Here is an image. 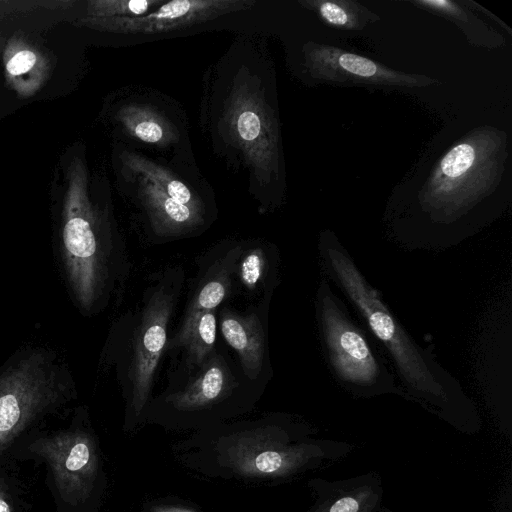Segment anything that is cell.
Wrapping results in <instances>:
<instances>
[{"label": "cell", "instance_id": "1", "mask_svg": "<svg viewBox=\"0 0 512 512\" xmlns=\"http://www.w3.org/2000/svg\"><path fill=\"white\" fill-rule=\"evenodd\" d=\"M317 255L322 275L339 289L384 351L405 396L456 425L476 424L477 411L460 382L405 329L332 231L319 235Z\"/></svg>", "mask_w": 512, "mask_h": 512}, {"label": "cell", "instance_id": "2", "mask_svg": "<svg viewBox=\"0 0 512 512\" xmlns=\"http://www.w3.org/2000/svg\"><path fill=\"white\" fill-rule=\"evenodd\" d=\"M507 156V134L492 126L478 127L452 146L418 193L422 224L404 249L443 251L465 240L462 222L495 191Z\"/></svg>", "mask_w": 512, "mask_h": 512}, {"label": "cell", "instance_id": "3", "mask_svg": "<svg viewBox=\"0 0 512 512\" xmlns=\"http://www.w3.org/2000/svg\"><path fill=\"white\" fill-rule=\"evenodd\" d=\"M60 251L78 307L84 313L104 308L117 283L124 280L126 255L109 222L90 202L86 172L79 161L70 169Z\"/></svg>", "mask_w": 512, "mask_h": 512}, {"label": "cell", "instance_id": "4", "mask_svg": "<svg viewBox=\"0 0 512 512\" xmlns=\"http://www.w3.org/2000/svg\"><path fill=\"white\" fill-rule=\"evenodd\" d=\"M314 308L323 357L345 391L360 398L385 394L406 397L371 336L351 316L324 276L316 288Z\"/></svg>", "mask_w": 512, "mask_h": 512}, {"label": "cell", "instance_id": "5", "mask_svg": "<svg viewBox=\"0 0 512 512\" xmlns=\"http://www.w3.org/2000/svg\"><path fill=\"white\" fill-rule=\"evenodd\" d=\"M264 388L215 348L179 385L149 401L146 415L171 427L202 426L252 408Z\"/></svg>", "mask_w": 512, "mask_h": 512}, {"label": "cell", "instance_id": "6", "mask_svg": "<svg viewBox=\"0 0 512 512\" xmlns=\"http://www.w3.org/2000/svg\"><path fill=\"white\" fill-rule=\"evenodd\" d=\"M69 385L56 356L33 348L0 370V455L27 429L58 408Z\"/></svg>", "mask_w": 512, "mask_h": 512}, {"label": "cell", "instance_id": "7", "mask_svg": "<svg viewBox=\"0 0 512 512\" xmlns=\"http://www.w3.org/2000/svg\"><path fill=\"white\" fill-rule=\"evenodd\" d=\"M183 279L181 268H169L157 274L145 291L143 305L131 333L125 378L128 406L135 417L146 409L150 401Z\"/></svg>", "mask_w": 512, "mask_h": 512}, {"label": "cell", "instance_id": "8", "mask_svg": "<svg viewBox=\"0 0 512 512\" xmlns=\"http://www.w3.org/2000/svg\"><path fill=\"white\" fill-rule=\"evenodd\" d=\"M303 52L311 77L324 83L391 88H423L439 84L435 78L397 71L331 45L308 42Z\"/></svg>", "mask_w": 512, "mask_h": 512}, {"label": "cell", "instance_id": "9", "mask_svg": "<svg viewBox=\"0 0 512 512\" xmlns=\"http://www.w3.org/2000/svg\"><path fill=\"white\" fill-rule=\"evenodd\" d=\"M29 449L49 466L63 501L77 504L87 498L97 466L94 441L88 432L60 430L37 438Z\"/></svg>", "mask_w": 512, "mask_h": 512}, {"label": "cell", "instance_id": "10", "mask_svg": "<svg viewBox=\"0 0 512 512\" xmlns=\"http://www.w3.org/2000/svg\"><path fill=\"white\" fill-rule=\"evenodd\" d=\"M231 132L259 178L269 179L277 169L278 149L274 119L260 94L246 83L231 93L227 111Z\"/></svg>", "mask_w": 512, "mask_h": 512}, {"label": "cell", "instance_id": "11", "mask_svg": "<svg viewBox=\"0 0 512 512\" xmlns=\"http://www.w3.org/2000/svg\"><path fill=\"white\" fill-rule=\"evenodd\" d=\"M255 2L248 0H173L137 17H85L80 25L96 30L122 34H160L211 20L220 15L247 9Z\"/></svg>", "mask_w": 512, "mask_h": 512}, {"label": "cell", "instance_id": "12", "mask_svg": "<svg viewBox=\"0 0 512 512\" xmlns=\"http://www.w3.org/2000/svg\"><path fill=\"white\" fill-rule=\"evenodd\" d=\"M220 329L225 342L237 353L243 374L252 382L266 386L272 376L267 343L266 320L260 309L247 313L223 308Z\"/></svg>", "mask_w": 512, "mask_h": 512}, {"label": "cell", "instance_id": "13", "mask_svg": "<svg viewBox=\"0 0 512 512\" xmlns=\"http://www.w3.org/2000/svg\"><path fill=\"white\" fill-rule=\"evenodd\" d=\"M242 249L243 245L238 243L221 245L202 260L183 319L199 312L216 310L228 298Z\"/></svg>", "mask_w": 512, "mask_h": 512}, {"label": "cell", "instance_id": "14", "mask_svg": "<svg viewBox=\"0 0 512 512\" xmlns=\"http://www.w3.org/2000/svg\"><path fill=\"white\" fill-rule=\"evenodd\" d=\"M138 194L156 236L174 238L188 235L204 223L203 211L186 206L138 176Z\"/></svg>", "mask_w": 512, "mask_h": 512}, {"label": "cell", "instance_id": "15", "mask_svg": "<svg viewBox=\"0 0 512 512\" xmlns=\"http://www.w3.org/2000/svg\"><path fill=\"white\" fill-rule=\"evenodd\" d=\"M216 310L196 313L182 320L175 334L167 339L164 353L181 352L186 372L202 365L216 348Z\"/></svg>", "mask_w": 512, "mask_h": 512}, {"label": "cell", "instance_id": "16", "mask_svg": "<svg viewBox=\"0 0 512 512\" xmlns=\"http://www.w3.org/2000/svg\"><path fill=\"white\" fill-rule=\"evenodd\" d=\"M3 59L6 80L20 96L33 95L43 84L47 60L25 41L12 38L5 47Z\"/></svg>", "mask_w": 512, "mask_h": 512}, {"label": "cell", "instance_id": "17", "mask_svg": "<svg viewBox=\"0 0 512 512\" xmlns=\"http://www.w3.org/2000/svg\"><path fill=\"white\" fill-rule=\"evenodd\" d=\"M411 3L454 22L467 39L477 46L496 48L505 43L503 37L472 14L463 1L417 0Z\"/></svg>", "mask_w": 512, "mask_h": 512}, {"label": "cell", "instance_id": "18", "mask_svg": "<svg viewBox=\"0 0 512 512\" xmlns=\"http://www.w3.org/2000/svg\"><path fill=\"white\" fill-rule=\"evenodd\" d=\"M299 3L314 12L327 26L360 31L379 20V16L357 1L352 0H303Z\"/></svg>", "mask_w": 512, "mask_h": 512}, {"label": "cell", "instance_id": "19", "mask_svg": "<svg viewBox=\"0 0 512 512\" xmlns=\"http://www.w3.org/2000/svg\"><path fill=\"white\" fill-rule=\"evenodd\" d=\"M278 254L262 245L242 249L236 276L247 292H257L261 286L272 292L276 285Z\"/></svg>", "mask_w": 512, "mask_h": 512}, {"label": "cell", "instance_id": "20", "mask_svg": "<svg viewBox=\"0 0 512 512\" xmlns=\"http://www.w3.org/2000/svg\"><path fill=\"white\" fill-rule=\"evenodd\" d=\"M123 162L131 171L136 173L137 176L146 179L174 200L191 208L203 211L201 202L197 196L167 169L140 155L130 152L124 154Z\"/></svg>", "mask_w": 512, "mask_h": 512}, {"label": "cell", "instance_id": "21", "mask_svg": "<svg viewBox=\"0 0 512 512\" xmlns=\"http://www.w3.org/2000/svg\"><path fill=\"white\" fill-rule=\"evenodd\" d=\"M127 132L149 144H162L170 136V129L163 119L148 107L127 105L118 115Z\"/></svg>", "mask_w": 512, "mask_h": 512}, {"label": "cell", "instance_id": "22", "mask_svg": "<svg viewBox=\"0 0 512 512\" xmlns=\"http://www.w3.org/2000/svg\"><path fill=\"white\" fill-rule=\"evenodd\" d=\"M161 3L160 0H96L89 2L88 14L106 19L137 17Z\"/></svg>", "mask_w": 512, "mask_h": 512}, {"label": "cell", "instance_id": "23", "mask_svg": "<svg viewBox=\"0 0 512 512\" xmlns=\"http://www.w3.org/2000/svg\"><path fill=\"white\" fill-rule=\"evenodd\" d=\"M359 502L351 496L338 499L331 507L329 512H358Z\"/></svg>", "mask_w": 512, "mask_h": 512}, {"label": "cell", "instance_id": "24", "mask_svg": "<svg viewBox=\"0 0 512 512\" xmlns=\"http://www.w3.org/2000/svg\"><path fill=\"white\" fill-rule=\"evenodd\" d=\"M12 503L3 489H0V512H12Z\"/></svg>", "mask_w": 512, "mask_h": 512}, {"label": "cell", "instance_id": "25", "mask_svg": "<svg viewBox=\"0 0 512 512\" xmlns=\"http://www.w3.org/2000/svg\"><path fill=\"white\" fill-rule=\"evenodd\" d=\"M163 512H189V511L182 510V509H169V510H166Z\"/></svg>", "mask_w": 512, "mask_h": 512}]
</instances>
